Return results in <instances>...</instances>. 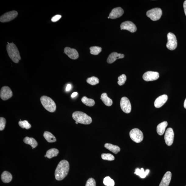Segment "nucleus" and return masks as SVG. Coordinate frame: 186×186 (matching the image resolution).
I'll return each mask as SVG.
<instances>
[{"label": "nucleus", "instance_id": "f257e3e1", "mask_svg": "<svg viewBox=\"0 0 186 186\" xmlns=\"http://www.w3.org/2000/svg\"><path fill=\"white\" fill-rule=\"evenodd\" d=\"M69 164L66 160H62L58 165L55 172V177L58 181L63 180L66 177L69 170Z\"/></svg>", "mask_w": 186, "mask_h": 186}, {"label": "nucleus", "instance_id": "f03ea898", "mask_svg": "<svg viewBox=\"0 0 186 186\" xmlns=\"http://www.w3.org/2000/svg\"><path fill=\"white\" fill-rule=\"evenodd\" d=\"M7 51L10 58L15 63H18L21 60V57L17 47L13 43H8L6 46Z\"/></svg>", "mask_w": 186, "mask_h": 186}, {"label": "nucleus", "instance_id": "7ed1b4c3", "mask_svg": "<svg viewBox=\"0 0 186 186\" xmlns=\"http://www.w3.org/2000/svg\"><path fill=\"white\" fill-rule=\"evenodd\" d=\"M72 118L76 122L80 124L89 125L92 122L91 117L82 112H75L72 114Z\"/></svg>", "mask_w": 186, "mask_h": 186}, {"label": "nucleus", "instance_id": "20e7f679", "mask_svg": "<svg viewBox=\"0 0 186 186\" xmlns=\"http://www.w3.org/2000/svg\"><path fill=\"white\" fill-rule=\"evenodd\" d=\"M41 103L44 108L49 112H54L56 109V106L54 101L49 97L44 96L40 98Z\"/></svg>", "mask_w": 186, "mask_h": 186}, {"label": "nucleus", "instance_id": "39448f33", "mask_svg": "<svg viewBox=\"0 0 186 186\" xmlns=\"http://www.w3.org/2000/svg\"><path fill=\"white\" fill-rule=\"evenodd\" d=\"M129 135L132 140L136 143H140L143 140V133L138 128H135L131 130Z\"/></svg>", "mask_w": 186, "mask_h": 186}, {"label": "nucleus", "instance_id": "423d86ee", "mask_svg": "<svg viewBox=\"0 0 186 186\" xmlns=\"http://www.w3.org/2000/svg\"><path fill=\"white\" fill-rule=\"evenodd\" d=\"M162 14V10L159 8H156L149 10L146 12V16L148 17L154 21L160 19Z\"/></svg>", "mask_w": 186, "mask_h": 186}, {"label": "nucleus", "instance_id": "0eeeda50", "mask_svg": "<svg viewBox=\"0 0 186 186\" xmlns=\"http://www.w3.org/2000/svg\"><path fill=\"white\" fill-rule=\"evenodd\" d=\"M167 47L171 51L174 50L177 46V40L176 37L173 33H169L167 34Z\"/></svg>", "mask_w": 186, "mask_h": 186}, {"label": "nucleus", "instance_id": "6e6552de", "mask_svg": "<svg viewBox=\"0 0 186 186\" xmlns=\"http://www.w3.org/2000/svg\"><path fill=\"white\" fill-rule=\"evenodd\" d=\"M120 107L123 112L129 114L132 111V105L130 100L126 97H123L120 103Z\"/></svg>", "mask_w": 186, "mask_h": 186}, {"label": "nucleus", "instance_id": "1a4fd4ad", "mask_svg": "<svg viewBox=\"0 0 186 186\" xmlns=\"http://www.w3.org/2000/svg\"><path fill=\"white\" fill-rule=\"evenodd\" d=\"M18 14V12L15 10L5 13L0 17V21L2 23L11 21L17 16Z\"/></svg>", "mask_w": 186, "mask_h": 186}, {"label": "nucleus", "instance_id": "9d476101", "mask_svg": "<svg viewBox=\"0 0 186 186\" xmlns=\"http://www.w3.org/2000/svg\"><path fill=\"white\" fill-rule=\"evenodd\" d=\"M174 138V132L172 128L167 129L165 133L164 140L167 145L171 146L173 143Z\"/></svg>", "mask_w": 186, "mask_h": 186}, {"label": "nucleus", "instance_id": "9b49d317", "mask_svg": "<svg viewBox=\"0 0 186 186\" xmlns=\"http://www.w3.org/2000/svg\"><path fill=\"white\" fill-rule=\"evenodd\" d=\"M12 96V91L9 87L4 86L1 88L0 92V97L2 100H7L11 98Z\"/></svg>", "mask_w": 186, "mask_h": 186}, {"label": "nucleus", "instance_id": "f8f14e48", "mask_svg": "<svg viewBox=\"0 0 186 186\" xmlns=\"http://www.w3.org/2000/svg\"><path fill=\"white\" fill-rule=\"evenodd\" d=\"M159 77V74L158 72L148 71L144 74L143 78L146 82H150L156 80Z\"/></svg>", "mask_w": 186, "mask_h": 186}, {"label": "nucleus", "instance_id": "ddd939ff", "mask_svg": "<svg viewBox=\"0 0 186 186\" xmlns=\"http://www.w3.org/2000/svg\"><path fill=\"white\" fill-rule=\"evenodd\" d=\"M121 30H126L132 33L137 30V28L134 23L130 21H126L122 23L120 25Z\"/></svg>", "mask_w": 186, "mask_h": 186}, {"label": "nucleus", "instance_id": "4468645a", "mask_svg": "<svg viewBox=\"0 0 186 186\" xmlns=\"http://www.w3.org/2000/svg\"><path fill=\"white\" fill-rule=\"evenodd\" d=\"M64 53L72 59L75 60L78 58L79 55L76 50L67 47L64 49Z\"/></svg>", "mask_w": 186, "mask_h": 186}, {"label": "nucleus", "instance_id": "2eb2a0df", "mask_svg": "<svg viewBox=\"0 0 186 186\" xmlns=\"http://www.w3.org/2000/svg\"><path fill=\"white\" fill-rule=\"evenodd\" d=\"M124 10L121 7H118L113 9L109 15L111 19H115L121 17L124 14Z\"/></svg>", "mask_w": 186, "mask_h": 186}, {"label": "nucleus", "instance_id": "dca6fc26", "mask_svg": "<svg viewBox=\"0 0 186 186\" xmlns=\"http://www.w3.org/2000/svg\"><path fill=\"white\" fill-rule=\"evenodd\" d=\"M168 96L166 95H161L157 98L154 103V105L156 108H160L166 103Z\"/></svg>", "mask_w": 186, "mask_h": 186}, {"label": "nucleus", "instance_id": "f3484780", "mask_svg": "<svg viewBox=\"0 0 186 186\" xmlns=\"http://www.w3.org/2000/svg\"><path fill=\"white\" fill-rule=\"evenodd\" d=\"M125 55L124 54L118 53L116 52H113L110 54L107 60V62L108 64H112L117 60L124 58Z\"/></svg>", "mask_w": 186, "mask_h": 186}, {"label": "nucleus", "instance_id": "a211bd4d", "mask_svg": "<svg viewBox=\"0 0 186 186\" xmlns=\"http://www.w3.org/2000/svg\"><path fill=\"white\" fill-rule=\"evenodd\" d=\"M172 177L171 172L167 171L164 175L159 186H169Z\"/></svg>", "mask_w": 186, "mask_h": 186}, {"label": "nucleus", "instance_id": "6ab92c4d", "mask_svg": "<svg viewBox=\"0 0 186 186\" xmlns=\"http://www.w3.org/2000/svg\"><path fill=\"white\" fill-rule=\"evenodd\" d=\"M167 125L168 123L167 121H165L160 123L157 126L156 131L159 135H163Z\"/></svg>", "mask_w": 186, "mask_h": 186}, {"label": "nucleus", "instance_id": "aec40b11", "mask_svg": "<svg viewBox=\"0 0 186 186\" xmlns=\"http://www.w3.org/2000/svg\"><path fill=\"white\" fill-rule=\"evenodd\" d=\"M104 146L105 148L115 154H117L120 151V148L119 146L111 143H106Z\"/></svg>", "mask_w": 186, "mask_h": 186}, {"label": "nucleus", "instance_id": "412c9836", "mask_svg": "<svg viewBox=\"0 0 186 186\" xmlns=\"http://www.w3.org/2000/svg\"><path fill=\"white\" fill-rule=\"evenodd\" d=\"M12 178L11 174L7 171H5L1 175V179L3 182L8 183L11 181Z\"/></svg>", "mask_w": 186, "mask_h": 186}, {"label": "nucleus", "instance_id": "4be33fe9", "mask_svg": "<svg viewBox=\"0 0 186 186\" xmlns=\"http://www.w3.org/2000/svg\"><path fill=\"white\" fill-rule=\"evenodd\" d=\"M23 141L25 143L30 145L33 148H35L38 146L37 142L33 138L26 137L23 139Z\"/></svg>", "mask_w": 186, "mask_h": 186}, {"label": "nucleus", "instance_id": "5701e85b", "mask_svg": "<svg viewBox=\"0 0 186 186\" xmlns=\"http://www.w3.org/2000/svg\"><path fill=\"white\" fill-rule=\"evenodd\" d=\"M101 99L104 103L107 106H111L112 105L113 101L112 100L108 97L107 94L104 93L101 96Z\"/></svg>", "mask_w": 186, "mask_h": 186}, {"label": "nucleus", "instance_id": "b1692460", "mask_svg": "<svg viewBox=\"0 0 186 186\" xmlns=\"http://www.w3.org/2000/svg\"><path fill=\"white\" fill-rule=\"evenodd\" d=\"M43 135L45 139L49 143L54 142L56 141L55 137L50 132H44Z\"/></svg>", "mask_w": 186, "mask_h": 186}, {"label": "nucleus", "instance_id": "393cba45", "mask_svg": "<svg viewBox=\"0 0 186 186\" xmlns=\"http://www.w3.org/2000/svg\"><path fill=\"white\" fill-rule=\"evenodd\" d=\"M59 153V151L58 149L55 148H52L47 152L46 155L47 158L48 159H51L54 157L57 156Z\"/></svg>", "mask_w": 186, "mask_h": 186}, {"label": "nucleus", "instance_id": "a878e982", "mask_svg": "<svg viewBox=\"0 0 186 186\" xmlns=\"http://www.w3.org/2000/svg\"><path fill=\"white\" fill-rule=\"evenodd\" d=\"M82 103L89 107H93L95 104V101L93 99L88 98L87 97L84 96L82 99Z\"/></svg>", "mask_w": 186, "mask_h": 186}, {"label": "nucleus", "instance_id": "bb28decb", "mask_svg": "<svg viewBox=\"0 0 186 186\" xmlns=\"http://www.w3.org/2000/svg\"><path fill=\"white\" fill-rule=\"evenodd\" d=\"M103 183L107 186H114L115 184L114 181L109 177H107L104 178Z\"/></svg>", "mask_w": 186, "mask_h": 186}, {"label": "nucleus", "instance_id": "cd10ccee", "mask_svg": "<svg viewBox=\"0 0 186 186\" xmlns=\"http://www.w3.org/2000/svg\"><path fill=\"white\" fill-rule=\"evenodd\" d=\"M87 82L91 85H96L99 82V79L93 76L87 78Z\"/></svg>", "mask_w": 186, "mask_h": 186}, {"label": "nucleus", "instance_id": "c85d7f7f", "mask_svg": "<svg viewBox=\"0 0 186 186\" xmlns=\"http://www.w3.org/2000/svg\"><path fill=\"white\" fill-rule=\"evenodd\" d=\"M90 49L91 54L95 55L98 54L102 51V48L98 46L91 47Z\"/></svg>", "mask_w": 186, "mask_h": 186}, {"label": "nucleus", "instance_id": "c756f323", "mask_svg": "<svg viewBox=\"0 0 186 186\" xmlns=\"http://www.w3.org/2000/svg\"><path fill=\"white\" fill-rule=\"evenodd\" d=\"M19 126L21 127L23 129H29L31 128V125L27 120H24V121H20L18 122Z\"/></svg>", "mask_w": 186, "mask_h": 186}, {"label": "nucleus", "instance_id": "7c9ffc66", "mask_svg": "<svg viewBox=\"0 0 186 186\" xmlns=\"http://www.w3.org/2000/svg\"><path fill=\"white\" fill-rule=\"evenodd\" d=\"M101 158L104 160L109 161H113L115 159L114 156L110 153H103L101 154Z\"/></svg>", "mask_w": 186, "mask_h": 186}, {"label": "nucleus", "instance_id": "2f4dec72", "mask_svg": "<svg viewBox=\"0 0 186 186\" xmlns=\"http://www.w3.org/2000/svg\"><path fill=\"white\" fill-rule=\"evenodd\" d=\"M118 84L120 86L124 85L127 80L126 76L125 74H122L118 78Z\"/></svg>", "mask_w": 186, "mask_h": 186}, {"label": "nucleus", "instance_id": "473e14b6", "mask_svg": "<svg viewBox=\"0 0 186 186\" xmlns=\"http://www.w3.org/2000/svg\"><path fill=\"white\" fill-rule=\"evenodd\" d=\"M85 186H96V182L93 178H90L86 182Z\"/></svg>", "mask_w": 186, "mask_h": 186}, {"label": "nucleus", "instance_id": "72a5a7b5", "mask_svg": "<svg viewBox=\"0 0 186 186\" xmlns=\"http://www.w3.org/2000/svg\"><path fill=\"white\" fill-rule=\"evenodd\" d=\"M150 172V170L146 169L145 171H144V170L143 168L140 169V174L139 177L141 178H145L146 175H148Z\"/></svg>", "mask_w": 186, "mask_h": 186}, {"label": "nucleus", "instance_id": "f704fd0d", "mask_svg": "<svg viewBox=\"0 0 186 186\" xmlns=\"http://www.w3.org/2000/svg\"><path fill=\"white\" fill-rule=\"evenodd\" d=\"M6 120L3 117L0 118V130L4 129L6 125Z\"/></svg>", "mask_w": 186, "mask_h": 186}, {"label": "nucleus", "instance_id": "c9c22d12", "mask_svg": "<svg viewBox=\"0 0 186 186\" xmlns=\"http://www.w3.org/2000/svg\"><path fill=\"white\" fill-rule=\"evenodd\" d=\"M61 17V15H57L55 16L52 18L51 21L53 22H56L59 20Z\"/></svg>", "mask_w": 186, "mask_h": 186}, {"label": "nucleus", "instance_id": "e433bc0d", "mask_svg": "<svg viewBox=\"0 0 186 186\" xmlns=\"http://www.w3.org/2000/svg\"><path fill=\"white\" fill-rule=\"evenodd\" d=\"M134 174L139 176L140 174V170L138 168L136 169Z\"/></svg>", "mask_w": 186, "mask_h": 186}, {"label": "nucleus", "instance_id": "4c0bfd02", "mask_svg": "<svg viewBox=\"0 0 186 186\" xmlns=\"http://www.w3.org/2000/svg\"><path fill=\"white\" fill-rule=\"evenodd\" d=\"M72 88V86L70 84H68L67 85L66 89H65V90H66V91H69V90H70Z\"/></svg>", "mask_w": 186, "mask_h": 186}, {"label": "nucleus", "instance_id": "58836bf2", "mask_svg": "<svg viewBox=\"0 0 186 186\" xmlns=\"http://www.w3.org/2000/svg\"><path fill=\"white\" fill-rule=\"evenodd\" d=\"M183 8H184L185 14L186 16V0L184 2V3H183Z\"/></svg>", "mask_w": 186, "mask_h": 186}, {"label": "nucleus", "instance_id": "ea45409f", "mask_svg": "<svg viewBox=\"0 0 186 186\" xmlns=\"http://www.w3.org/2000/svg\"><path fill=\"white\" fill-rule=\"evenodd\" d=\"M78 95V93L77 92H74L71 95L72 97V98H75V97L76 96Z\"/></svg>", "mask_w": 186, "mask_h": 186}, {"label": "nucleus", "instance_id": "a19ab883", "mask_svg": "<svg viewBox=\"0 0 186 186\" xmlns=\"http://www.w3.org/2000/svg\"><path fill=\"white\" fill-rule=\"evenodd\" d=\"M184 108L186 109V98L185 99V100L184 102Z\"/></svg>", "mask_w": 186, "mask_h": 186}, {"label": "nucleus", "instance_id": "79ce46f5", "mask_svg": "<svg viewBox=\"0 0 186 186\" xmlns=\"http://www.w3.org/2000/svg\"><path fill=\"white\" fill-rule=\"evenodd\" d=\"M75 124H78V123L77 122H75Z\"/></svg>", "mask_w": 186, "mask_h": 186}, {"label": "nucleus", "instance_id": "37998d69", "mask_svg": "<svg viewBox=\"0 0 186 186\" xmlns=\"http://www.w3.org/2000/svg\"><path fill=\"white\" fill-rule=\"evenodd\" d=\"M44 157H47V156H46V155H45V156H44Z\"/></svg>", "mask_w": 186, "mask_h": 186}, {"label": "nucleus", "instance_id": "c03bdc74", "mask_svg": "<svg viewBox=\"0 0 186 186\" xmlns=\"http://www.w3.org/2000/svg\"><path fill=\"white\" fill-rule=\"evenodd\" d=\"M108 19H109V18H110V17H108Z\"/></svg>", "mask_w": 186, "mask_h": 186}, {"label": "nucleus", "instance_id": "a18cd8bd", "mask_svg": "<svg viewBox=\"0 0 186 186\" xmlns=\"http://www.w3.org/2000/svg\"></svg>", "mask_w": 186, "mask_h": 186}]
</instances>
